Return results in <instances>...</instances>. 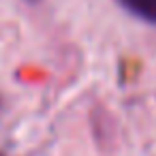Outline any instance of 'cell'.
<instances>
[{
  "label": "cell",
  "mask_w": 156,
  "mask_h": 156,
  "mask_svg": "<svg viewBox=\"0 0 156 156\" xmlns=\"http://www.w3.org/2000/svg\"><path fill=\"white\" fill-rule=\"evenodd\" d=\"M118 2L135 17L147 24H156V0H118Z\"/></svg>",
  "instance_id": "6da1fadb"
},
{
  "label": "cell",
  "mask_w": 156,
  "mask_h": 156,
  "mask_svg": "<svg viewBox=\"0 0 156 156\" xmlns=\"http://www.w3.org/2000/svg\"><path fill=\"white\" fill-rule=\"evenodd\" d=\"M26 2H30V5H34V2H39V0H26Z\"/></svg>",
  "instance_id": "7a4b0ae2"
},
{
  "label": "cell",
  "mask_w": 156,
  "mask_h": 156,
  "mask_svg": "<svg viewBox=\"0 0 156 156\" xmlns=\"http://www.w3.org/2000/svg\"><path fill=\"white\" fill-rule=\"evenodd\" d=\"M0 156H2V154H0Z\"/></svg>",
  "instance_id": "3957f363"
}]
</instances>
